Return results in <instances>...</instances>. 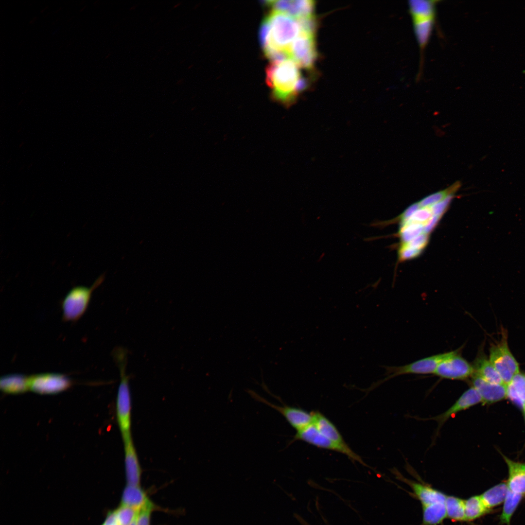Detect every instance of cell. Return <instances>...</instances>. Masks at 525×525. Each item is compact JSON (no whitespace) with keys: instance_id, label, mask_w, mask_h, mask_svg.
Masks as SVG:
<instances>
[{"instance_id":"obj_1","label":"cell","mask_w":525,"mask_h":525,"mask_svg":"<svg viewBox=\"0 0 525 525\" xmlns=\"http://www.w3.org/2000/svg\"><path fill=\"white\" fill-rule=\"evenodd\" d=\"M266 82L272 90L273 98L286 105L291 104L306 86L299 66L290 58L271 62L266 69Z\"/></svg>"},{"instance_id":"obj_2","label":"cell","mask_w":525,"mask_h":525,"mask_svg":"<svg viewBox=\"0 0 525 525\" xmlns=\"http://www.w3.org/2000/svg\"><path fill=\"white\" fill-rule=\"evenodd\" d=\"M438 2L439 0H411L408 2V11L420 52L417 81L422 73L424 52L436 23L437 5Z\"/></svg>"},{"instance_id":"obj_3","label":"cell","mask_w":525,"mask_h":525,"mask_svg":"<svg viewBox=\"0 0 525 525\" xmlns=\"http://www.w3.org/2000/svg\"><path fill=\"white\" fill-rule=\"evenodd\" d=\"M127 354V350L120 347L116 348L113 351V358L120 372L121 381L116 399V417L123 441L132 438L130 377L126 374Z\"/></svg>"},{"instance_id":"obj_4","label":"cell","mask_w":525,"mask_h":525,"mask_svg":"<svg viewBox=\"0 0 525 525\" xmlns=\"http://www.w3.org/2000/svg\"><path fill=\"white\" fill-rule=\"evenodd\" d=\"M265 18L269 31L263 52L269 50L285 51L301 32L298 19L280 11L273 10Z\"/></svg>"},{"instance_id":"obj_5","label":"cell","mask_w":525,"mask_h":525,"mask_svg":"<svg viewBox=\"0 0 525 525\" xmlns=\"http://www.w3.org/2000/svg\"><path fill=\"white\" fill-rule=\"evenodd\" d=\"M501 334L499 341L491 344L489 359L503 383L507 385L520 372V368L509 348L507 331L503 330Z\"/></svg>"},{"instance_id":"obj_6","label":"cell","mask_w":525,"mask_h":525,"mask_svg":"<svg viewBox=\"0 0 525 525\" xmlns=\"http://www.w3.org/2000/svg\"><path fill=\"white\" fill-rule=\"evenodd\" d=\"M105 278V274H103L90 287L77 286L67 293L62 303L64 320L75 321L82 315L88 306L92 292L103 283Z\"/></svg>"},{"instance_id":"obj_7","label":"cell","mask_w":525,"mask_h":525,"mask_svg":"<svg viewBox=\"0 0 525 525\" xmlns=\"http://www.w3.org/2000/svg\"><path fill=\"white\" fill-rule=\"evenodd\" d=\"M453 351L433 355L403 366H385L384 368L386 369L385 375L387 376L375 383L374 385H372L368 390L370 391L385 381L400 375L434 374L438 365L452 354Z\"/></svg>"},{"instance_id":"obj_8","label":"cell","mask_w":525,"mask_h":525,"mask_svg":"<svg viewBox=\"0 0 525 525\" xmlns=\"http://www.w3.org/2000/svg\"><path fill=\"white\" fill-rule=\"evenodd\" d=\"M294 440H301L316 447L339 452L347 456L351 460L367 466L362 458L350 447H344L322 434L313 424L297 432Z\"/></svg>"},{"instance_id":"obj_9","label":"cell","mask_w":525,"mask_h":525,"mask_svg":"<svg viewBox=\"0 0 525 525\" xmlns=\"http://www.w3.org/2000/svg\"><path fill=\"white\" fill-rule=\"evenodd\" d=\"M288 52L290 58L299 67L312 69L317 55L315 34L301 32L292 43Z\"/></svg>"},{"instance_id":"obj_10","label":"cell","mask_w":525,"mask_h":525,"mask_svg":"<svg viewBox=\"0 0 525 525\" xmlns=\"http://www.w3.org/2000/svg\"><path fill=\"white\" fill-rule=\"evenodd\" d=\"M456 350L449 356L444 359L438 366L435 375L444 379L465 380L471 378L474 370L469 363Z\"/></svg>"},{"instance_id":"obj_11","label":"cell","mask_w":525,"mask_h":525,"mask_svg":"<svg viewBox=\"0 0 525 525\" xmlns=\"http://www.w3.org/2000/svg\"><path fill=\"white\" fill-rule=\"evenodd\" d=\"M248 392L255 400L269 406L280 413L297 432L305 429L313 423V412H308L300 408L283 403L281 405H277L269 402L254 391L249 390Z\"/></svg>"},{"instance_id":"obj_12","label":"cell","mask_w":525,"mask_h":525,"mask_svg":"<svg viewBox=\"0 0 525 525\" xmlns=\"http://www.w3.org/2000/svg\"><path fill=\"white\" fill-rule=\"evenodd\" d=\"M70 379L58 373H43L29 377V389L40 394H52L63 391L71 385Z\"/></svg>"},{"instance_id":"obj_13","label":"cell","mask_w":525,"mask_h":525,"mask_svg":"<svg viewBox=\"0 0 525 525\" xmlns=\"http://www.w3.org/2000/svg\"><path fill=\"white\" fill-rule=\"evenodd\" d=\"M265 2L274 10L281 12L297 19L314 16L315 2L313 0H267Z\"/></svg>"},{"instance_id":"obj_14","label":"cell","mask_w":525,"mask_h":525,"mask_svg":"<svg viewBox=\"0 0 525 525\" xmlns=\"http://www.w3.org/2000/svg\"><path fill=\"white\" fill-rule=\"evenodd\" d=\"M472 386L479 394L483 404H490L507 398V386L487 382L473 373L471 377Z\"/></svg>"},{"instance_id":"obj_15","label":"cell","mask_w":525,"mask_h":525,"mask_svg":"<svg viewBox=\"0 0 525 525\" xmlns=\"http://www.w3.org/2000/svg\"><path fill=\"white\" fill-rule=\"evenodd\" d=\"M480 402H482V399L479 394L474 387L471 386L466 390L448 410L438 416L431 418V419L438 422V429L439 430L452 416Z\"/></svg>"},{"instance_id":"obj_16","label":"cell","mask_w":525,"mask_h":525,"mask_svg":"<svg viewBox=\"0 0 525 525\" xmlns=\"http://www.w3.org/2000/svg\"><path fill=\"white\" fill-rule=\"evenodd\" d=\"M123 442L126 485L140 486L142 470L133 439Z\"/></svg>"},{"instance_id":"obj_17","label":"cell","mask_w":525,"mask_h":525,"mask_svg":"<svg viewBox=\"0 0 525 525\" xmlns=\"http://www.w3.org/2000/svg\"><path fill=\"white\" fill-rule=\"evenodd\" d=\"M501 455L508 468V475L506 483L508 489L525 496V462L515 461Z\"/></svg>"},{"instance_id":"obj_18","label":"cell","mask_w":525,"mask_h":525,"mask_svg":"<svg viewBox=\"0 0 525 525\" xmlns=\"http://www.w3.org/2000/svg\"><path fill=\"white\" fill-rule=\"evenodd\" d=\"M412 488L414 494L420 502L422 507L445 502L446 495L425 484L402 478Z\"/></svg>"},{"instance_id":"obj_19","label":"cell","mask_w":525,"mask_h":525,"mask_svg":"<svg viewBox=\"0 0 525 525\" xmlns=\"http://www.w3.org/2000/svg\"><path fill=\"white\" fill-rule=\"evenodd\" d=\"M153 503L140 486L126 485L121 495L120 505L137 510Z\"/></svg>"},{"instance_id":"obj_20","label":"cell","mask_w":525,"mask_h":525,"mask_svg":"<svg viewBox=\"0 0 525 525\" xmlns=\"http://www.w3.org/2000/svg\"><path fill=\"white\" fill-rule=\"evenodd\" d=\"M472 365L473 368L474 374L491 383L504 384L489 359L487 358L483 348L478 351Z\"/></svg>"},{"instance_id":"obj_21","label":"cell","mask_w":525,"mask_h":525,"mask_svg":"<svg viewBox=\"0 0 525 525\" xmlns=\"http://www.w3.org/2000/svg\"><path fill=\"white\" fill-rule=\"evenodd\" d=\"M313 424L324 436L337 444L349 447L342 436L334 424L323 414L318 411H313Z\"/></svg>"},{"instance_id":"obj_22","label":"cell","mask_w":525,"mask_h":525,"mask_svg":"<svg viewBox=\"0 0 525 525\" xmlns=\"http://www.w3.org/2000/svg\"><path fill=\"white\" fill-rule=\"evenodd\" d=\"M506 386L507 398L522 410L525 405V373H517Z\"/></svg>"},{"instance_id":"obj_23","label":"cell","mask_w":525,"mask_h":525,"mask_svg":"<svg viewBox=\"0 0 525 525\" xmlns=\"http://www.w3.org/2000/svg\"><path fill=\"white\" fill-rule=\"evenodd\" d=\"M508 488L506 482H501L480 495L485 506L491 510L504 502Z\"/></svg>"},{"instance_id":"obj_24","label":"cell","mask_w":525,"mask_h":525,"mask_svg":"<svg viewBox=\"0 0 525 525\" xmlns=\"http://www.w3.org/2000/svg\"><path fill=\"white\" fill-rule=\"evenodd\" d=\"M29 377L21 374H9L0 378L1 389L7 393H23L29 389Z\"/></svg>"},{"instance_id":"obj_25","label":"cell","mask_w":525,"mask_h":525,"mask_svg":"<svg viewBox=\"0 0 525 525\" xmlns=\"http://www.w3.org/2000/svg\"><path fill=\"white\" fill-rule=\"evenodd\" d=\"M447 518L445 502L422 507V525H438Z\"/></svg>"},{"instance_id":"obj_26","label":"cell","mask_w":525,"mask_h":525,"mask_svg":"<svg viewBox=\"0 0 525 525\" xmlns=\"http://www.w3.org/2000/svg\"><path fill=\"white\" fill-rule=\"evenodd\" d=\"M490 511L485 506L480 495L473 496L465 500V521H474Z\"/></svg>"},{"instance_id":"obj_27","label":"cell","mask_w":525,"mask_h":525,"mask_svg":"<svg viewBox=\"0 0 525 525\" xmlns=\"http://www.w3.org/2000/svg\"><path fill=\"white\" fill-rule=\"evenodd\" d=\"M445 504L447 518L455 522L465 521V500L447 495Z\"/></svg>"},{"instance_id":"obj_28","label":"cell","mask_w":525,"mask_h":525,"mask_svg":"<svg viewBox=\"0 0 525 525\" xmlns=\"http://www.w3.org/2000/svg\"><path fill=\"white\" fill-rule=\"evenodd\" d=\"M523 497V495L513 492L508 489L503 502V509L499 518L501 524L509 525L512 516Z\"/></svg>"},{"instance_id":"obj_29","label":"cell","mask_w":525,"mask_h":525,"mask_svg":"<svg viewBox=\"0 0 525 525\" xmlns=\"http://www.w3.org/2000/svg\"><path fill=\"white\" fill-rule=\"evenodd\" d=\"M461 186V183L456 181L446 189L437 192L422 199L419 203L421 208L429 207L446 198L448 196L454 194Z\"/></svg>"},{"instance_id":"obj_30","label":"cell","mask_w":525,"mask_h":525,"mask_svg":"<svg viewBox=\"0 0 525 525\" xmlns=\"http://www.w3.org/2000/svg\"><path fill=\"white\" fill-rule=\"evenodd\" d=\"M424 225L421 224L404 222L401 223L398 234L402 243H407L422 232H423Z\"/></svg>"},{"instance_id":"obj_31","label":"cell","mask_w":525,"mask_h":525,"mask_svg":"<svg viewBox=\"0 0 525 525\" xmlns=\"http://www.w3.org/2000/svg\"><path fill=\"white\" fill-rule=\"evenodd\" d=\"M115 510L119 525H131L138 517L139 510L120 505Z\"/></svg>"},{"instance_id":"obj_32","label":"cell","mask_w":525,"mask_h":525,"mask_svg":"<svg viewBox=\"0 0 525 525\" xmlns=\"http://www.w3.org/2000/svg\"><path fill=\"white\" fill-rule=\"evenodd\" d=\"M421 207L420 206L419 202L415 203L409 206L405 210H404V211L402 214L399 215L397 217L386 221L374 222L371 223L370 224V226L381 228L383 227H385V226L389 225L394 224L397 222H401V223L403 222L406 220H408L416 211H417Z\"/></svg>"},{"instance_id":"obj_33","label":"cell","mask_w":525,"mask_h":525,"mask_svg":"<svg viewBox=\"0 0 525 525\" xmlns=\"http://www.w3.org/2000/svg\"><path fill=\"white\" fill-rule=\"evenodd\" d=\"M432 215L433 214L429 207H421L404 222L420 223L424 225Z\"/></svg>"},{"instance_id":"obj_34","label":"cell","mask_w":525,"mask_h":525,"mask_svg":"<svg viewBox=\"0 0 525 525\" xmlns=\"http://www.w3.org/2000/svg\"><path fill=\"white\" fill-rule=\"evenodd\" d=\"M156 508L157 506L153 503L140 509L136 525H150L152 513Z\"/></svg>"},{"instance_id":"obj_35","label":"cell","mask_w":525,"mask_h":525,"mask_svg":"<svg viewBox=\"0 0 525 525\" xmlns=\"http://www.w3.org/2000/svg\"><path fill=\"white\" fill-rule=\"evenodd\" d=\"M421 251L408 246L405 243H402L398 250V258L400 261H404L416 258L420 255Z\"/></svg>"},{"instance_id":"obj_36","label":"cell","mask_w":525,"mask_h":525,"mask_svg":"<svg viewBox=\"0 0 525 525\" xmlns=\"http://www.w3.org/2000/svg\"><path fill=\"white\" fill-rule=\"evenodd\" d=\"M454 197V194L450 195L442 201L429 207L433 215L442 216L447 210L451 202Z\"/></svg>"},{"instance_id":"obj_37","label":"cell","mask_w":525,"mask_h":525,"mask_svg":"<svg viewBox=\"0 0 525 525\" xmlns=\"http://www.w3.org/2000/svg\"><path fill=\"white\" fill-rule=\"evenodd\" d=\"M429 234L422 233L410 241L405 243L408 246L422 251L428 244Z\"/></svg>"},{"instance_id":"obj_38","label":"cell","mask_w":525,"mask_h":525,"mask_svg":"<svg viewBox=\"0 0 525 525\" xmlns=\"http://www.w3.org/2000/svg\"><path fill=\"white\" fill-rule=\"evenodd\" d=\"M442 216L433 215L424 225L423 233L429 234L435 228Z\"/></svg>"},{"instance_id":"obj_39","label":"cell","mask_w":525,"mask_h":525,"mask_svg":"<svg viewBox=\"0 0 525 525\" xmlns=\"http://www.w3.org/2000/svg\"><path fill=\"white\" fill-rule=\"evenodd\" d=\"M522 411H523V412L524 418V420H525V405L523 409H522Z\"/></svg>"},{"instance_id":"obj_40","label":"cell","mask_w":525,"mask_h":525,"mask_svg":"<svg viewBox=\"0 0 525 525\" xmlns=\"http://www.w3.org/2000/svg\"><path fill=\"white\" fill-rule=\"evenodd\" d=\"M136 521H137V520H136V521H135V522H134V523H133L132 524H131V525H136Z\"/></svg>"}]
</instances>
